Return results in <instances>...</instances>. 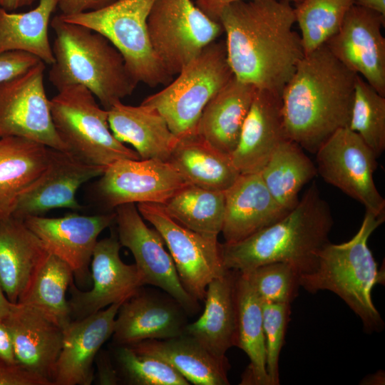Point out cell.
<instances>
[{"label":"cell","instance_id":"obj_1","mask_svg":"<svg viewBox=\"0 0 385 385\" xmlns=\"http://www.w3.org/2000/svg\"><path fill=\"white\" fill-rule=\"evenodd\" d=\"M234 76L281 96L304 56L289 0H245L227 6L220 17Z\"/></svg>","mask_w":385,"mask_h":385},{"label":"cell","instance_id":"obj_2","mask_svg":"<svg viewBox=\"0 0 385 385\" xmlns=\"http://www.w3.org/2000/svg\"><path fill=\"white\" fill-rule=\"evenodd\" d=\"M357 76L325 44L305 54L281 93L287 138L315 154L334 133L348 127Z\"/></svg>","mask_w":385,"mask_h":385},{"label":"cell","instance_id":"obj_3","mask_svg":"<svg viewBox=\"0 0 385 385\" xmlns=\"http://www.w3.org/2000/svg\"><path fill=\"white\" fill-rule=\"evenodd\" d=\"M333 223L329 205L314 182L280 220L240 242L221 244L224 266L245 273L265 264L284 262L300 275L308 274L329 242Z\"/></svg>","mask_w":385,"mask_h":385},{"label":"cell","instance_id":"obj_4","mask_svg":"<svg viewBox=\"0 0 385 385\" xmlns=\"http://www.w3.org/2000/svg\"><path fill=\"white\" fill-rule=\"evenodd\" d=\"M56 34L54 62L48 78L58 91L81 85L106 110L131 95L138 83L129 73L118 50L102 34L56 15L51 21Z\"/></svg>","mask_w":385,"mask_h":385},{"label":"cell","instance_id":"obj_5","mask_svg":"<svg viewBox=\"0 0 385 385\" xmlns=\"http://www.w3.org/2000/svg\"><path fill=\"white\" fill-rule=\"evenodd\" d=\"M385 217L366 211L356 235L341 244L327 243L319 252L314 270L299 277L305 290L316 293L329 290L338 295L360 318L368 333L383 330L384 322L374 306L373 287L384 284V270H379L368 240Z\"/></svg>","mask_w":385,"mask_h":385},{"label":"cell","instance_id":"obj_6","mask_svg":"<svg viewBox=\"0 0 385 385\" xmlns=\"http://www.w3.org/2000/svg\"><path fill=\"white\" fill-rule=\"evenodd\" d=\"M177 75L174 81L141 103L157 110L171 132L182 139L196 135L205 107L234 76L225 41L210 43Z\"/></svg>","mask_w":385,"mask_h":385},{"label":"cell","instance_id":"obj_7","mask_svg":"<svg viewBox=\"0 0 385 385\" xmlns=\"http://www.w3.org/2000/svg\"><path fill=\"white\" fill-rule=\"evenodd\" d=\"M54 128L68 152L83 161L107 167L120 159H140L112 133L108 111L81 85L63 88L50 99Z\"/></svg>","mask_w":385,"mask_h":385},{"label":"cell","instance_id":"obj_8","mask_svg":"<svg viewBox=\"0 0 385 385\" xmlns=\"http://www.w3.org/2000/svg\"><path fill=\"white\" fill-rule=\"evenodd\" d=\"M155 0H115L93 11L60 16L104 36L120 53L131 76L150 87L173 80L157 56L148 19Z\"/></svg>","mask_w":385,"mask_h":385},{"label":"cell","instance_id":"obj_9","mask_svg":"<svg viewBox=\"0 0 385 385\" xmlns=\"http://www.w3.org/2000/svg\"><path fill=\"white\" fill-rule=\"evenodd\" d=\"M148 29L157 56L173 76L224 32L192 0H155Z\"/></svg>","mask_w":385,"mask_h":385},{"label":"cell","instance_id":"obj_10","mask_svg":"<svg viewBox=\"0 0 385 385\" xmlns=\"http://www.w3.org/2000/svg\"><path fill=\"white\" fill-rule=\"evenodd\" d=\"M136 206L143 218L162 236L185 289L198 301H203L209 283L227 270L217 236L184 227L162 205L140 202Z\"/></svg>","mask_w":385,"mask_h":385},{"label":"cell","instance_id":"obj_11","mask_svg":"<svg viewBox=\"0 0 385 385\" xmlns=\"http://www.w3.org/2000/svg\"><path fill=\"white\" fill-rule=\"evenodd\" d=\"M315 154L317 174L326 183L359 202L366 211L385 217V200L373 178L378 158L357 133L342 128Z\"/></svg>","mask_w":385,"mask_h":385},{"label":"cell","instance_id":"obj_12","mask_svg":"<svg viewBox=\"0 0 385 385\" xmlns=\"http://www.w3.org/2000/svg\"><path fill=\"white\" fill-rule=\"evenodd\" d=\"M45 63L0 82V138H25L68 151L53 123L44 86Z\"/></svg>","mask_w":385,"mask_h":385},{"label":"cell","instance_id":"obj_13","mask_svg":"<svg viewBox=\"0 0 385 385\" xmlns=\"http://www.w3.org/2000/svg\"><path fill=\"white\" fill-rule=\"evenodd\" d=\"M115 209L118 240L133 254L145 284L155 286L169 294L188 316L196 314L200 308L199 301L182 285L160 234L147 226L136 204H123Z\"/></svg>","mask_w":385,"mask_h":385},{"label":"cell","instance_id":"obj_14","mask_svg":"<svg viewBox=\"0 0 385 385\" xmlns=\"http://www.w3.org/2000/svg\"><path fill=\"white\" fill-rule=\"evenodd\" d=\"M188 185L168 161L120 159L106 168L96 192L106 206L113 208L127 203L164 205Z\"/></svg>","mask_w":385,"mask_h":385},{"label":"cell","instance_id":"obj_15","mask_svg":"<svg viewBox=\"0 0 385 385\" xmlns=\"http://www.w3.org/2000/svg\"><path fill=\"white\" fill-rule=\"evenodd\" d=\"M117 235L98 240L91 262L92 287L82 291L73 281L68 304L72 320L94 314L107 307L123 303L142 287L144 279L135 264L124 263Z\"/></svg>","mask_w":385,"mask_h":385},{"label":"cell","instance_id":"obj_16","mask_svg":"<svg viewBox=\"0 0 385 385\" xmlns=\"http://www.w3.org/2000/svg\"><path fill=\"white\" fill-rule=\"evenodd\" d=\"M115 213L84 215L70 213L59 217L32 216L24 220L48 252L71 269L78 287L91 283L90 265L99 235L110 227Z\"/></svg>","mask_w":385,"mask_h":385},{"label":"cell","instance_id":"obj_17","mask_svg":"<svg viewBox=\"0 0 385 385\" xmlns=\"http://www.w3.org/2000/svg\"><path fill=\"white\" fill-rule=\"evenodd\" d=\"M385 16L353 4L325 43L346 68L385 96Z\"/></svg>","mask_w":385,"mask_h":385},{"label":"cell","instance_id":"obj_18","mask_svg":"<svg viewBox=\"0 0 385 385\" xmlns=\"http://www.w3.org/2000/svg\"><path fill=\"white\" fill-rule=\"evenodd\" d=\"M106 168L87 163L68 151L50 148L46 170L19 197L11 216L24 220L57 208L79 210L82 206L76 198L78 188L100 177Z\"/></svg>","mask_w":385,"mask_h":385},{"label":"cell","instance_id":"obj_19","mask_svg":"<svg viewBox=\"0 0 385 385\" xmlns=\"http://www.w3.org/2000/svg\"><path fill=\"white\" fill-rule=\"evenodd\" d=\"M188 314L169 294L143 290L123 302L112 334L115 345H131L148 339H167L184 334Z\"/></svg>","mask_w":385,"mask_h":385},{"label":"cell","instance_id":"obj_20","mask_svg":"<svg viewBox=\"0 0 385 385\" xmlns=\"http://www.w3.org/2000/svg\"><path fill=\"white\" fill-rule=\"evenodd\" d=\"M113 304L86 317L73 319L63 329L62 346L53 385H90L93 363L103 344L112 336L118 309Z\"/></svg>","mask_w":385,"mask_h":385},{"label":"cell","instance_id":"obj_21","mask_svg":"<svg viewBox=\"0 0 385 385\" xmlns=\"http://www.w3.org/2000/svg\"><path fill=\"white\" fill-rule=\"evenodd\" d=\"M3 321L11 334L17 364L53 385L63 329L37 309L18 302Z\"/></svg>","mask_w":385,"mask_h":385},{"label":"cell","instance_id":"obj_22","mask_svg":"<svg viewBox=\"0 0 385 385\" xmlns=\"http://www.w3.org/2000/svg\"><path fill=\"white\" fill-rule=\"evenodd\" d=\"M287 139L281 96L257 89L230 155L232 163L240 174L259 173L277 146Z\"/></svg>","mask_w":385,"mask_h":385},{"label":"cell","instance_id":"obj_23","mask_svg":"<svg viewBox=\"0 0 385 385\" xmlns=\"http://www.w3.org/2000/svg\"><path fill=\"white\" fill-rule=\"evenodd\" d=\"M225 243L240 242L274 223L289 211L281 207L267 188L260 173L240 174L225 191Z\"/></svg>","mask_w":385,"mask_h":385},{"label":"cell","instance_id":"obj_24","mask_svg":"<svg viewBox=\"0 0 385 385\" xmlns=\"http://www.w3.org/2000/svg\"><path fill=\"white\" fill-rule=\"evenodd\" d=\"M238 274V271L227 270L209 283L202 314L194 322L188 323L184 332L220 359H226L227 351L237 346Z\"/></svg>","mask_w":385,"mask_h":385},{"label":"cell","instance_id":"obj_25","mask_svg":"<svg viewBox=\"0 0 385 385\" xmlns=\"http://www.w3.org/2000/svg\"><path fill=\"white\" fill-rule=\"evenodd\" d=\"M48 253L23 220L0 219V284L11 302L17 303Z\"/></svg>","mask_w":385,"mask_h":385},{"label":"cell","instance_id":"obj_26","mask_svg":"<svg viewBox=\"0 0 385 385\" xmlns=\"http://www.w3.org/2000/svg\"><path fill=\"white\" fill-rule=\"evenodd\" d=\"M257 88L234 76L207 103L197 123L196 135L223 153L231 155Z\"/></svg>","mask_w":385,"mask_h":385},{"label":"cell","instance_id":"obj_27","mask_svg":"<svg viewBox=\"0 0 385 385\" xmlns=\"http://www.w3.org/2000/svg\"><path fill=\"white\" fill-rule=\"evenodd\" d=\"M108 120L113 135L130 144L140 159L168 161L179 140L157 110L142 103L118 101L108 110Z\"/></svg>","mask_w":385,"mask_h":385},{"label":"cell","instance_id":"obj_28","mask_svg":"<svg viewBox=\"0 0 385 385\" xmlns=\"http://www.w3.org/2000/svg\"><path fill=\"white\" fill-rule=\"evenodd\" d=\"M135 351L158 358L195 385H228L227 359L211 354L193 337L183 334L167 339H148L128 345Z\"/></svg>","mask_w":385,"mask_h":385},{"label":"cell","instance_id":"obj_29","mask_svg":"<svg viewBox=\"0 0 385 385\" xmlns=\"http://www.w3.org/2000/svg\"><path fill=\"white\" fill-rule=\"evenodd\" d=\"M50 148L16 136L0 138V219L11 216L21 194L46 170Z\"/></svg>","mask_w":385,"mask_h":385},{"label":"cell","instance_id":"obj_30","mask_svg":"<svg viewBox=\"0 0 385 385\" xmlns=\"http://www.w3.org/2000/svg\"><path fill=\"white\" fill-rule=\"evenodd\" d=\"M168 162L188 184L210 190L225 192L240 175L230 155L197 135L179 139Z\"/></svg>","mask_w":385,"mask_h":385},{"label":"cell","instance_id":"obj_31","mask_svg":"<svg viewBox=\"0 0 385 385\" xmlns=\"http://www.w3.org/2000/svg\"><path fill=\"white\" fill-rule=\"evenodd\" d=\"M237 347L248 356L250 364L240 384L270 385L266 370L262 302L247 278L239 272L236 282Z\"/></svg>","mask_w":385,"mask_h":385},{"label":"cell","instance_id":"obj_32","mask_svg":"<svg viewBox=\"0 0 385 385\" xmlns=\"http://www.w3.org/2000/svg\"><path fill=\"white\" fill-rule=\"evenodd\" d=\"M57 6L58 0H38L34 9L23 13H10L0 7V54L22 51L51 65L54 56L48 25Z\"/></svg>","mask_w":385,"mask_h":385},{"label":"cell","instance_id":"obj_33","mask_svg":"<svg viewBox=\"0 0 385 385\" xmlns=\"http://www.w3.org/2000/svg\"><path fill=\"white\" fill-rule=\"evenodd\" d=\"M260 173L277 202L288 211L297 205L302 188L317 175L304 149L289 139L277 146Z\"/></svg>","mask_w":385,"mask_h":385},{"label":"cell","instance_id":"obj_34","mask_svg":"<svg viewBox=\"0 0 385 385\" xmlns=\"http://www.w3.org/2000/svg\"><path fill=\"white\" fill-rule=\"evenodd\" d=\"M73 281L71 267L48 252L17 302L37 309L63 329L72 321L66 292Z\"/></svg>","mask_w":385,"mask_h":385},{"label":"cell","instance_id":"obj_35","mask_svg":"<svg viewBox=\"0 0 385 385\" xmlns=\"http://www.w3.org/2000/svg\"><path fill=\"white\" fill-rule=\"evenodd\" d=\"M225 205V192L188 185L162 205L184 227L200 234L218 236L223 226Z\"/></svg>","mask_w":385,"mask_h":385},{"label":"cell","instance_id":"obj_36","mask_svg":"<svg viewBox=\"0 0 385 385\" xmlns=\"http://www.w3.org/2000/svg\"><path fill=\"white\" fill-rule=\"evenodd\" d=\"M354 0H300L294 7L304 55L325 44L339 29Z\"/></svg>","mask_w":385,"mask_h":385},{"label":"cell","instance_id":"obj_37","mask_svg":"<svg viewBox=\"0 0 385 385\" xmlns=\"http://www.w3.org/2000/svg\"><path fill=\"white\" fill-rule=\"evenodd\" d=\"M348 128L379 158L385 149V96L357 76Z\"/></svg>","mask_w":385,"mask_h":385},{"label":"cell","instance_id":"obj_38","mask_svg":"<svg viewBox=\"0 0 385 385\" xmlns=\"http://www.w3.org/2000/svg\"><path fill=\"white\" fill-rule=\"evenodd\" d=\"M115 358L119 376L131 385H189L190 383L165 361L138 353L126 345H115Z\"/></svg>","mask_w":385,"mask_h":385},{"label":"cell","instance_id":"obj_39","mask_svg":"<svg viewBox=\"0 0 385 385\" xmlns=\"http://www.w3.org/2000/svg\"><path fill=\"white\" fill-rule=\"evenodd\" d=\"M242 274L262 302L291 304L298 296L300 274L289 264H265Z\"/></svg>","mask_w":385,"mask_h":385},{"label":"cell","instance_id":"obj_40","mask_svg":"<svg viewBox=\"0 0 385 385\" xmlns=\"http://www.w3.org/2000/svg\"><path fill=\"white\" fill-rule=\"evenodd\" d=\"M262 314L266 370L270 385H279V359L284 343L291 304L262 302Z\"/></svg>","mask_w":385,"mask_h":385},{"label":"cell","instance_id":"obj_41","mask_svg":"<svg viewBox=\"0 0 385 385\" xmlns=\"http://www.w3.org/2000/svg\"><path fill=\"white\" fill-rule=\"evenodd\" d=\"M41 60L22 51H9L0 54V82L19 75Z\"/></svg>","mask_w":385,"mask_h":385},{"label":"cell","instance_id":"obj_42","mask_svg":"<svg viewBox=\"0 0 385 385\" xmlns=\"http://www.w3.org/2000/svg\"><path fill=\"white\" fill-rule=\"evenodd\" d=\"M0 385H51V384L19 364L0 362Z\"/></svg>","mask_w":385,"mask_h":385},{"label":"cell","instance_id":"obj_43","mask_svg":"<svg viewBox=\"0 0 385 385\" xmlns=\"http://www.w3.org/2000/svg\"><path fill=\"white\" fill-rule=\"evenodd\" d=\"M115 0H58L62 16H71L101 9Z\"/></svg>","mask_w":385,"mask_h":385},{"label":"cell","instance_id":"obj_44","mask_svg":"<svg viewBox=\"0 0 385 385\" xmlns=\"http://www.w3.org/2000/svg\"><path fill=\"white\" fill-rule=\"evenodd\" d=\"M98 366V384L106 385L118 384L120 377L115 368L108 354L98 352L96 358Z\"/></svg>","mask_w":385,"mask_h":385},{"label":"cell","instance_id":"obj_45","mask_svg":"<svg viewBox=\"0 0 385 385\" xmlns=\"http://www.w3.org/2000/svg\"><path fill=\"white\" fill-rule=\"evenodd\" d=\"M195 5L210 19L220 22V17L223 10L229 5L245 0H192ZM297 3L300 0H289Z\"/></svg>","mask_w":385,"mask_h":385},{"label":"cell","instance_id":"obj_46","mask_svg":"<svg viewBox=\"0 0 385 385\" xmlns=\"http://www.w3.org/2000/svg\"><path fill=\"white\" fill-rule=\"evenodd\" d=\"M0 362L18 364L15 358L11 334L1 319H0Z\"/></svg>","mask_w":385,"mask_h":385},{"label":"cell","instance_id":"obj_47","mask_svg":"<svg viewBox=\"0 0 385 385\" xmlns=\"http://www.w3.org/2000/svg\"><path fill=\"white\" fill-rule=\"evenodd\" d=\"M354 4L385 16V0H354Z\"/></svg>","mask_w":385,"mask_h":385},{"label":"cell","instance_id":"obj_48","mask_svg":"<svg viewBox=\"0 0 385 385\" xmlns=\"http://www.w3.org/2000/svg\"><path fill=\"white\" fill-rule=\"evenodd\" d=\"M36 1L38 0H0V7L11 11L19 8L31 6Z\"/></svg>","mask_w":385,"mask_h":385},{"label":"cell","instance_id":"obj_49","mask_svg":"<svg viewBox=\"0 0 385 385\" xmlns=\"http://www.w3.org/2000/svg\"><path fill=\"white\" fill-rule=\"evenodd\" d=\"M15 303H12L7 298L2 287L0 284V319L2 320L10 313Z\"/></svg>","mask_w":385,"mask_h":385},{"label":"cell","instance_id":"obj_50","mask_svg":"<svg viewBox=\"0 0 385 385\" xmlns=\"http://www.w3.org/2000/svg\"><path fill=\"white\" fill-rule=\"evenodd\" d=\"M362 382L364 384H384V374L381 371H379L374 374H371V376H366Z\"/></svg>","mask_w":385,"mask_h":385}]
</instances>
